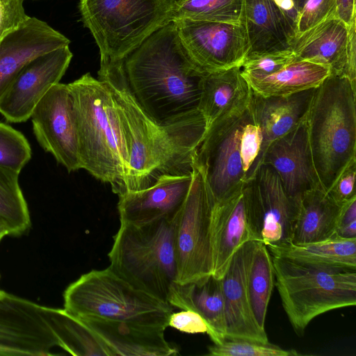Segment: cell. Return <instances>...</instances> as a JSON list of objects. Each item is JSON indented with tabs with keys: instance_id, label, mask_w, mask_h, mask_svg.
I'll return each mask as SVG.
<instances>
[{
	"instance_id": "45",
	"label": "cell",
	"mask_w": 356,
	"mask_h": 356,
	"mask_svg": "<svg viewBox=\"0 0 356 356\" xmlns=\"http://www.w3.org/2000/svg\"><path fill=\"white\" fill-rule=\"evenodd\" d=\"M335 16L349 26L356 18L355 0H336Z\"/></svg>"
},
{
	"instance_id": "9",
	"label": "cell",
	"mask_w": 356,
	"mask_h": 356,
	"mask_svg": "<svg viewBox=\"0 0 356 356\" xmlns=\"http://www.w3.org/2000/svg\"><path fill=\"white\" fill-rule=\"evenodd\" d=\"M253 118L250 102L246 107L213 122L195 151L193 165L201 172L214 204L228 198L245 182L241 138L244 126Z\"/></svg>"
},
{
	"instance_id": "40",
	"label": "cell",
	"mask_w": 356,
	"mask_h": 356,
	"mask_svg": "<svg viewBox=\"0 0 356 356\" xmlns=\"http://www.w3.org/2000/svg\"><path fill=\"white\" fill-rule=\"evenodd\" d=\"M306 0H271L283 29L292 44L296 38V28L299 11Z\"/></svg>"
},
{
	"instance_id": "34",
	"label": "cell",
	"mask_w": 356,
	"mask_h": 356,
	"mask_svg": "<svg viewBox=\"0 0 356 356\" xmlns=\"http://www.w3.org/2000/svg\"><path fill=\"white\" fill-rule=\"evenodd\" d=\"M31 154L30 144L24 134L0 122V168L19 174Z\"/></svg>"
},
{
	"instance_id": "43",
	"label": "cell",
	"mask_w": 356,
	"mask_h": 356,
	"mask_svg": "<svg viewBox=\"0 0 356 356\" xmlns=\"http://www.w3.org/2000/svg\"><path fill=\"white\" fill-rule=\"evenodd\" d=\"M336 234L343 238H356V197L341 204L336 225Z\"/></svg>"
},
{
	"instance_id": "26",
	"label": "cell",
	"mask_w": 356,
	"mask_h": 356,
	"mask_svg": "<svg viewBox=\"0 0 356 356\" xmlns=\"http://www.w3.org/2000/svg\"><path fill=\"white\" fill-rule=\"evenodd\" d=\"M341 204L321 186L306 192L299 200L289 241L305 243L325 239L336 234Z\"/></svg>"
},
{
	"instance_id": "22",
	"label": "cell",
	"mask_w": 356,
	"mask_h": 356,
	"mask_svg": "<svg viewBox=\"0 0 356 356\" xmlns=\"http://www.w3.org/2000/svg\"><path fill=\"white\" fill-rule=\"evenodd\" d=\"M251 242L234 255L221 279L225 300L226 337L268 342L265 330L257 324L250 303L246 284V265Z\"/></svg>"
},
{
	"instance_id": "46",
	"label": "cell",
	"mask_w": 356,
	"mask_h": 356,
	"mask_svg": "<svg viewBox=\"0 0 356 356\" xmlns=\"http://www.w3.org/2000/svg\"><path fill=\"white\" fill-rule=\"evenodd\" d=\"M8 235V231L3 224L0 222V241L5 236Z\"/></svg>"
},
{
	"instance_id": "29",
	"label": "cell",
	"mask_w": 356,
	"mask_h": 356,
	"mask_svg": "<svg viewBox=\"0 0 356 356\" xmlns=\"http://www.w3.org/2000/svg\"><path fill=\"white\" fill-rule=\"evenodd\" d=\"M330 74V68L325 65L296 59L266 76L253 77L242 74L251 90L263 97L287 96L316 88Z\"/></svg>"
},
{
	"instance_id": "42",
	"label": "cell",
	"mask_w": 356,
	"mask_h": 356,
	"mask_svg": "<svg viewBox=\"0 0 356 356\" xmlns=\"http://www.w3.org/2000/svg\"><path fill=\"white\" fill-rule=\"evenodd\" d=\"M168 326L188 334L209 332V327L204 319L191 310L172 313L169 317Z\"/></svg>"
},
{
	"instance_id": "37",
	"label": "cell",
	"mask_w": 356,
	"mask_h": 356,
	"mask_svg": "<svg viewBox=\"0 0 356 356\" xmlns=\"http://www.w3.org/2000/svg\"><path fill=\"white\" fill-rule=\"evenodd\" d=\"M335 10L336 0H306L298 15L295 40L335 15Z\"/></svg>"
},
{
	"instance_id": "41",
	"label": "cell",
	"mask_w": 356,
	"mask_h": 356,
	"mask_svg": "<svg viewBox=\"0 0 356 356\" xmlns=\"http://www.w3.org/2000/svg\"><path fill=\"white\" fill-rule=\"evenodd\" d=\"M355 174L356 159L352 161L346 167L327 192L338 204H342L356 197L355 190Z\"/></svg>"
},
{
	"instance_id": "17",
	"label": "cell",
	"mask_w": 356,
	"mask_h": 356,
	"mask_svg": "<svg viewBox=\"0 0 356 356\" xmlns=\"http://www.w3.org/2000/svg\"><path fill=\"white\" fill-rule=\"evenodd\" d=\"M306 120L271 143L261 161V164L273 168L287 194L298 201L306 192L321 186L314 165Z\"/></svg>"
},
{
	"instance_id": "6",
	"label": "cell",
	"mask_w": 356,
	"mask_h": 356,
	"mask_svg": "<svg viewBox=\"0 0 356 356\" xmlns=\"http://www.w3.org/2000/svg\"><path fill=\"white\" fill-rule=\"evenodd\" d=\"M64 309L76 318L97 317L166 329L172 313L167 302L135 286L109 266L92 270L63 293Z\"/></svg>"
},
{
	"instance_id": "16",
	"label": "cell",
	"mask_w": 356,
	"mask_h": 356,
	"mask_svg": "<svg viewBox=\"0 0 356 356\" xmlns=\"http://www.w3.org/2000/svg\"><path fill=\"white\" fill-rule=\"evenodd\" d=\"M254 241L260 239L248 211L243 185L228 198L213 205L211 220L212 276L221 280L234 254L245 243Z\"/></svg>"
},
{
	"instance_id": "25",
	"label": "cell",
	"mask_w": 356,
	"mask_h": 356,
	"mask_svg": "<svg viewBox=\"0 0 356 356\" xmlns=\"http://www.w3.org/2000/svg\"><path fill=\"white\" fill-rule=\"evenodd\" d=\"M251 94L240 66L205 73L199 109L207 128L216 120L246 107Z\"/></svg>"
},
{
	"instance_id": "2",
	"label": "cell",
	"mask_w": 356,
	"mask_h": 356,
	"mask_svg": "<svg viewBox=\"0 0 356 356\" xmlns=\"http://www.w3.org/2000/svg\"><path fill=\"white\" fill-rule=\"evenodd\" d=\"M98 79L111 94L127 152L124 193L145 189L163 175L193 172L195 151L207 129L204 117L170 127L155 123L129 92L121 61L100 62Z\"/></svg>"
},
{
	"instance_id": "12",
	"label": "cell",
	"mask_w": 356,
	"mask_h": 356,
	"mask_svg": "<svg viewBox=\"0 0 356 356\" xmlns=\"http://www.w3.org/2000/svg\"><path fill=\"white\" fill-rule=\"evenodd\" d=\"M248 211L266 245L289 241L298 212V200L290 197L277 172L261 164L243 184Z\"/></svg>"
},
{
	"instance_id": "3",
	"label": "cell",
	"mask_w": 356,
	"mask_h": 356,
	"mask_svg": "<svg viewBox=\"0 0 356 356\" xmlns=\"http://www.w3.org/2000/svg\"><path fill=\"white\" fill-rule=\"evenodd\" d=\"M76 120L81 169L124 193L128 156L111 94L90 73L67 84Z\"/></svg>"
},
{
	"instance_id": "30",
	"label": "cell",
	"mask_w": 356,
	"mask_h": 356,
	"mask_svg": "<svg viewBox=\"0 0 356 356\" xmlns=\"http://www.w3.org/2000/svg\"><path fill=\"white\" fill-rule=\"evenodd\" d=\"M58 346L72 355L111 356L99 337L80 319L65 309L42 306Z\"/></svg>"
},
{
	"instance_id": "32",
	"label": "cell",
	"mask_w": 356,
	"mask_h": 356,
	"mask_svg": "<svg viewBox=\"0 0 356 356\" xmlns=\"http://www.w3.org/2000/svg\"><path fill=\"white\" fill-rule=\"evenodd\" d=\"M19 175L0 168V222L10 236H21L31 227L27 202L19 184Z\"/></svg>"
},
{
	"instance_id": "11",
	"label": "cell",
	"mask_w": 356,
	"mask_h": 356,
	"mask_svg": "<svg viewBox=\"0 0 356 356\" xmlns=\"http://www.w3.org/2000/svg\"><path fill=\"white\" fill-rule=\"evenodd\" d=\"M172 22L187 53L204 72L241 67L248 54L249 42L242 23L186 18Z\"/></svg>"
},
{
	"instance_id": "5",
	"label": "cell",
	"mask_w": 356,
	"mask_h": 356,
	"mask_svg": "<svg viewBox=\"0 0 356 356\" xmlns=\"http://www.w3.org/2000/svg\"><path fill=\"white\" fill-rule=\"evenodd\" d=\"M275 286L296 334L327 312L356 305V270L272 256Z\"/></svg>"
},
{
	"instance_id": "13",
	"label": "cell",
	"mask_w": 356,
	"mask_h": 356,
	"mask_svg": "<svg viewBox=\"0 0 356 356\" xmlns=\"http://www.w3.org/2000/svg\"><path fill=\"white\" fill-rule=\"evenodd\" d=\"M35 138L69 172L81 169L76 120L67 84L54 85L32 112Z\"/></svg>"
},
{
	"instance_id": "15",
	"label": "cell",
	"mask_w": 356,
	"mask_h": 356,
	"mask_svg": "<svg viewBox=\"0 0 356 356\" xmlns=\"http://www.w3.org/2000/svg\"><path fill=\"white\" fill-rule=\"evenodd\" d=\"M72 58L69 46H65L26 63L1 97L0 113L10 122L29 120L43 96L59 83Z\"/></svg>"
},
{
	"instance_id": "31",
	"label": "cell",
	"mask_w": 356,
	"mask_h": 356,
	"mask_svg": "<svg viewBox=\"0 0 356 356\" xmlns=\"http://www.w3.org/2000/svg\"><path fill=\"white\" fill-rule=\"evenodd\" d=\"M274 280L272 255L267 246L261 241H252L246 265L247 290L254 317L263 330Z\"/></svg>"
},
{
	"instance_id": "36",
	"label": "cell",
	"mask_w": 356,
	"mask_h": 356,
	"mask_svg": "<svg viewBox=\"0 0 356 356\" xmlns=\"http://www.w3.org/2000/svg\"><path fill=\"white\" fill-rule=\"evenodd\" d=\"M295 59L291 49L271 53L250 54L241 65V73L263 77L277 72Z\"/></svg>"
},
{
	"instance_id": "23",
	"label": "cell",
	"mask_w": 356,
	"mask_h": 356,
	"mask_svg": "<svg viewBox=\"0 0 356 356\" xmlns=\"http://www.w3.org/2000/svg\"><path fill=\"white\" fill-rule=\"evenodd\" d=\"M349 26L331 16L295 40V59L328 67L331 74L347 77Z\"/></svg>"
},
{
	"instance_id": "38",
	"label": "cell",
	"mask_w": 356,
	"mask_h": 356,
	"mask_svg": "<svg viewBox=\"0 0 356 356\" xmlns=\"http://www.w3.org/2000/svg\"><path fill=\"white\" fill-rule=\"evenodd\" d=\"M263 136L261 127L253 120L244 126L241 138V158L245 180L248 179L261 151Z\"/></svg>"
},
{
	"instance_id": "47",
	"label": "cell",
	"mask_w": 356,
	"mask_h": 356,
	"mask_svg": "<svg viewBox=\"0 0 356 356\" xmlns=\"http://www.w3.org/2000/svg\"><path fill=\"white\" fill-rule=\"evenodd\" d=\"M173 6L177 3H179L184 0H168Z\"/></svg>"
},
{
	"instance_id": "35",
	"label": "cell",
	"mask_w": 356,
	"mask_h": 356,
	"mask_svg": "<svg viewBox=\"0 0 356 356\" xmlns=\"http://www.w3.org/2000/svg\"><path fill=\"white\" fill-rule=\"evenodd\" d=\"M212 356H298L293 349H284L268 342L243 338H225L220 343L208 347Z\"/></svg>"
},
{
	"instance_id": "7",
	"label": "cell",
	"mask_w": 356,
	"mask_h": 356,
	"mask_svg": "<svg viewBox=\"0 0 356 356\" xmlns=\"http://www.w3.org/2000/svg\"><path fill=\"white\" fill-rule=\"evenodd\" d=\"M175 218L144 225L120 222L108 253L114 272L165 301L177 279Z\"/></svg>"
},
{
	"instance_id": "8",
	"label": "cell",
	"mask_w": 356,
	"mask_h": 356,
	"mask_svg": "<svg viewBox=\"0 0 356 356\" xmlns=\"http://www.w3.org/2000/svg\"><path fill=\"white\" fill-rule=\"evenodd\" d=\"M79 8L99 49L100 62L122 60L173 20L168 0H79Z\"/></svg>"
},
{
	"instance_id": "1",
	"label": "cell",
	"mask_w": 356,
	"mask_h": 356,
	"mask_svg": "<svg viewBox=\"0 0 356 356\" xmlns=\"http://www.w3.org/2000/svg\"><path fill=\"white\" fill-rule=\"evenodd\" d=\"M121 66L132 97L155 123L170 127L204 117L199 106L207 72L187 53L173 22L149 35Z\"/></svg>"
},
{
	"instance_id": "10",
	"label": "cell",
	"mask_w": 356,
	"mask_h": 356,
	"mask_svg": "<svg viewBox=\"0 0 356 356\" xmlns=\"http://www.w3.org/2000/svg\"><path fill=\"white\" fill-rule=\"evenodd\" d=\"M213 205L201 172L193 165L189 192L175 218L177 283L195 282L212 275L211 220Z\"/></svg>"
},
{
	"instance_id": "21",
	"label": "cell",
	"mask_w": 356,
	"mask_h": 356,
	"mask_svg": "<svg viewBox=\"0 0 356 356\" xmlns=\"http://www.w3.org/2000/svg\"><path fill=\"white\" fill-rule=\"evenodd\" d=\"M314 91L312 88L287 96L263 97L252 90L250 105L254 120L261 127L263 140L248 178L261 165L268 146L307 119Z\"/></svg>"
},
{
	"instance_id": "27",
	"label": "cell",
	"mask_w": 356,
	"mask_h": 356,
	"mask_svg": "<svg viewBox=\"0 0 356 356\" xmlns=\"http://www.w3.org/2000/svg\"><path fill=\"white\" fill-rule=\"evenodd\" d=\"M266 246L274 257L356 270V238H347L335 234L314 242L295 243L286 241Z\"/></svg>"
},
{
	"instance_id": "14",
	"label": "cell",
	"mask_w": 356,
	"mask_h": 356,
	"mask_svg": "<svg viewBox=\"0 0 356 356\" xmlns=\"http://www.w3.org/2000/svg\"><path fill=\"white\" fill-rule=\"evenodd\" d=\"M56 346L42 305L0 290V355H51Z\"/></svg>"
},
{
	"instance_id": "18",
	"label": "cell",
	"mask_w": 356,
	"mask_h": 356,
	"mask_svg": "<svg viewBox=\"0 0 356 356\" xmlns=\"http://www.w3.org/2000/svg\"><path fill=\"white\" fill-rule=\"evenodd\" d=\"M192 179L193 172L166 175L145 189L118 195L120 222L144 225L175 218L186 200Z\"/></svg>"
},
{
	"instance_id": "20",
	"label": "cell",
	"mask_w": 356,
	"mask_h": 356,
	"mask_svg": "<svg viewBox=\"0 0 356 356\" xmlns=\"http://www.w3.org/2000/svg\"><path fill=\"white\" fill-rule=\"evenodd\" d=\"M99 337L111 356H169L178 349L166 341L165 329L97 317L78 318Z\"/></svg>"
},
{
	"instance_id": "24",
	"label": "cell",
	"mask_w": 356,
	"mask_h": 356,
	"mask_svg": "<svg viewBox=\"0 0 356 356\" xmlns=\"http://www.w3.org/2000/svg\"><path fill=\"white\" fill-rule=\"evenodd\" d=\"M167 302L172 307L199 314L209 327L207 334L213 344L220 343L225 338V300L221 280L211 275L195 282H175Z\"/></svg>"
},
{
	"instance_id": "39",
	"label": "cell",
	"mask_w": 356,
	"mask_h": 356,
	"mask_svg": "<svg viewBox=\"0 0 356 356\" xmlns=\"http://www.w3.org/2000/svg\"><path fill=\"white\" fill-rule=\"evenodd\" d=\"M23 2L24 0H0V40L29 19Z\"/></svg>"
},
{
	"instance_id": "28",
	"label": "cell",
	"mask_w": 356,
	"mask_h": 356,
	"mask_svg": "<svg viewBox=\"0 0 356 356\" xmlns=\"http://www.w3.org/2000/svg\"><path fill=\"white\" fill-rule=\"evenodd\" d=\"M242 24L249 42L248 55L291 50L271 0H243Z\"/></svg>"
},
{
	"instance_id": "33",
	"label": "cell",
	"mask_w": 356,
	"mask_h": 356,
	"mask_svg": "<svg viewBox=\"0 0 356 356\" xmlns=\"http://www.w3.org/2000/svg\"><path fill=\"white\" fill-rule=\"evenodd\" d=\"M243 0H184L173 6V20L242 23ZM172 20V21H173Z\"/></svg>"
},
{
	"instance_id": "19",
	"label": "cell",
	"mask_w": 356,
	"mask_h": 356,
	"mask_svg": "<svg viewBox=\"0 0 356 356\" xmlns=\"http://www.w3.org/2000/svg\"><path fill=\"white\" fill-rule=\"evenodd\" d=\"M70 41L36 17L0 40V98L24 65L38 56L69 46Z\"/></svg>"
},
{
	"instance_id": "4",
	"label": "cell",
	"mask_w": 356,
	"mask_h": 356,
	"mask_svg": "<svg viewBox=\"0 0 356 356\" xmlns=\"http://www.w3.org/2000/svg\"><path fill=\"white\" fill-rule=\"evenodd\" d=\"M356 88L344 76L330 74L315 88L307 116L314 165L327 192L356 159Z\"/></svg>"
},
{
	"instance_id": "44",
	"label": "cell",
	"mask_w": 356,
	"mask_h": 356,
	"mask_svg": "<svg viewBox=\"0 0 356 356\" xmlns=\"http://www.w3.org/2000/svg\"><path fill=\"white\" fill-rule=\"evenodd\" d=\"M347 78L353 88H356V18L349 26Z\"/></svg>"
}]
</instances>
